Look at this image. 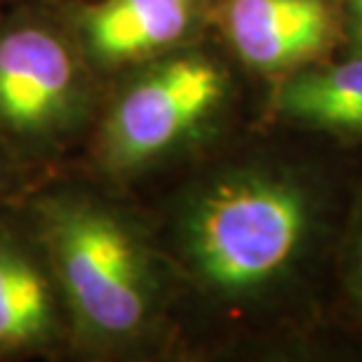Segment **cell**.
<instances>
[{"label": "cell", "instance_id": "1", "mask_svg": "<svg viewBox=\"0 0 362 362\" xmlns=\"http://www.w3.org/2000/svg\"><path fill=\"white\" fill-rule=\"evenodd\" d=\"M42 233L69 306L92 339L120 341L146 325V259L125 221L92 200L59 198L42 209Z\"/></svg>", "mask_w": 362, "mask_h": 362}, {"label": "cell", "instance_id": "2", "mask_svg": "<svg viewBox=\"0 0 362 362\" xmlns=\"http://www.w3.org/2000/svg\"><path fill=\"white\" fill-rule=\"evenodd\" d=\"M308 205L289 181L247 175L202 195L188 226V250L209 285L243 294L278 278L301 247Z\"/></svg>", "mask_w": 362, "mask_h": 362}, {"label": "cell", "instance_id": "3", "mask_svg": "<svg viewBox=\"0 0 362 362\" xmlns=\"http://www.w3.org/2000/svg\"><path fill=\"white\" fill-rule=\"evenodd\" d=\"M223 76L202 57H177L141 76L108 115L101 156L111 170H132L160 156L207 118L223 97Z\"/></svg>", "mask_w": 362, "mask_h": 362}, {"label": "cell", "instance_id": "4", "mask_svg": "<svg viewBox=\"0 0 362 362\" xmlns=\"http://www.w3.org/2000/svg\"><path fill=\"white\" fill-rule=\"evenodd\" d=\"M83 74L74 49L52 28L21 24L0 33V129L52 134L74 118Z\"/></svg>", "mask_w": 362, "mask_h": 362}, {"label": "cell", "instance_id": "5", "mask_svg": "<svg viewBox=\"0 0 362 362\" xmlns=\"http://www.w3.org/2000/svg\"><path fill=\"white\" fill-rule=\"evenodd\" d=\"M226 24L240 59L262 71L306 62L332 38L322 0H230Z\"/></svg>", "mask_w": 362, "mask_h": 362}, {"label": "cell", "instance_id": "6", "mask_svg": "<svg viewBox=\"0 0 362 362\" xmlns=\"http://www.w3.org/2000/svg\"><path fill=\"white\" fill-rule=\"evenodd\" d=\"M191 19V0H104L83 14V35L101 62H127L177 42Z\"/></svg>", "mask_w": 362, "mask_h": 362}, {"label": "cell", "instance_id": "7", "mask_svg": "<svg viewBox=\"0 0 362 362\" xmlns=\"http://www.w3.org/2000/svg\"><path fill=\"white\" fill-rule=\"evenodd\" d=\"M45 271L0 238V351L45 344L54 332V299Z\"/></svg>", "mask_w": 362, "mask_h": 362}, {"label": "cell", "instance_id": "8", "mask_svg": "<svg viewBox=\"0 0 362 362\" xmlns=\"http://www.w3.org/2000/svg\"><path fill=\"white\" fill-rule=\"evenodd\" d=\"M278 108L306 125L362 134V57L294 76L282 85Z\"/></svg>", "mask_w": 362, "mask_h": 362}, {"label": "cell", "instance_id": "9", "mask_svg": "<svg viewBox=\"0 0 362 362\" xmlns=\"http://www.w3.org/2000/svg\"><path fill=\"white\" fill-rule=\"evenodd\" d=\"M349 285L353 296L362 303V216L356 230V240H353L351 252V266H349Z\"/></svg>", "mask_w": 362, "mask_h": 362}, {"label": "cell", "instance_id": "10", "mask_svg": "<svg viewBox=\"0 0 362 362\" xmlns=\"http://www.w3.org/2000/svg\"><path fill=\"white\" fill-rule=\"evenodd\" d=\"M351 35L353 45L362 52V0H351Z\"/></svg>", "mask_w": 362, "mask_h": 362}]
</instances>
